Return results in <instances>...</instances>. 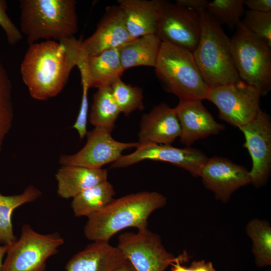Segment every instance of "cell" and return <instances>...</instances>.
Returning a JSON list of instances; mask_svg holds the SVG:
<instances>
[{"label": "cell", "instance_id": "cell-21", "mask_svg": "<svg viewBox=\"0 0 271 271\" xmlns=\"http://www.w3.org/2000/svg\"><path fill=\"white\" fill-rule=\"evenodd\" d=\"M85 67L90 88L111 87L124 71L119 49L106 50L86 57Z\"/></svg>", "mask_w": 271, "mask_h": 271}, {"label": "cell", "instance_id": "cell-8", "mask_svg": "<svg viewBox=\"0 0 271 271\" xmlns=\"http://www.w3.org/2000/svg\"><path fill=\"white\" fill-rule=\"evenodd\" d=\"M117 247L136 271H165L172 263L189 258L186 252L175 257L167 251L160 237L148 228L122 233Z\"/></svg>", "mask_w": 271, "mask_h": 271}, {"label": "cell", "instance_id": "cell-1", "mask_svg": "<svg viewBox=\"0 0 271 271\" xmlns=\"http://www.w3.org/2000/svg\"><path fill=\"white\" fill-rule=\"evenodd\" d=\"M82 40H46L29 45L20 66L22 79L30 96L46 100L58 95L73 68L84 56Z\"/></svg>", "mask_w": 271, "mask_h": 271}, {"label": "cell", "instance_id": "cell-7", "mask_svg": "<svg viewBox=\"0 0 271 271\" xmlns=\"http://www.w3.org/2000/svg\"><path fill=\"white\" fill-rule=\"evenodd\" d=\"M64 242L58 232L41 234L25 224L20 238L8 247L1 271H44L47 259Z\"/></svg>", "mask_w": 271, "mask_h": 271}, {"label": "cell", "instance_id": "cell-5", "mask_svg": "<svg viewBox=\"0 0 271 271\" xmlns=\"http://www.w3.org/2000/svg\"><path fill=\"white\" fill-rule=\"evenodd\" d=\"M154 68L165 89L179 100L206 99L209 87L200 72L193 52L162 42Z\"/></svg>", "mask_w": 271, "mask_h": 271}, {"label": "cell", "instance_id": "cell-9", "mask_svg": "<svg viewBox=\"0 0 271 271\" xmlns=\"http://www.w3.org/2000/svg\"><path fill=\"white\" fill-rule=\"evenodd\" d=\"M261 95L256 88L240 80L209 87L206 99L216 106L221 119L239 128L256 116Z\"/></svg>", "mask_w": 271, "mask_h": 271}, {"label": "cell", "instance_id": "cell-36", "mask_svg": "<svg viewBox=\"0 0 271 271\" xmlns=\"http://www.w3.org/2000/svg\"><path fill=\"white\" fill-rule=\"evenodd\" d=\"M112 271H136L131 263L125 260L122 263L117 266Z\"/></svg>", "mask_w": 271, "mask_h": 271}, {"label": "cell", "instance_id": "cell-19", "mask_svg": "<svg viewBox=\"0 0 271 271\" xmlns=\"http://www.w3.org/2000/svg\"><path fill=\"white\" fill-rule=\"evenodd\" d=\"M128 33L132 39L156 34L158 0H118Z\"/></svg>", "mask_w": 271, "mask_h": 271}, {"label": "cell", "instance_id": "cell-24", "mask_svg": "<svg viewBox=\"0 0 271 271\" xmlns=\"http://www.w3.org/2000/svg\"><path fill=\"white\" fill-rule=\"evenodd\" d=\"M41 195V192L32 185L20 194L6 196L0 194L1 245L9 246L17 240L12 223L13 211L24 204L37 200Z\"/></svg>", "mask_w": 271, "mask_h": 271}, {"label": "cell", "instance_id": "cell-20", "mask_svg": "<svg viewBox=\"0 0 271 271\" xmlns=\"http://www.w3.org/2000/svg\"><path fill=\"white\" fill-rule=\"evenodd\" d=\"M106 169H91L77 166H61L55 178L58 195L61 198H74L83 191L107 180Z\"/></svg>", "mask_w": 271, "mask_h": 271}, {"label": "cell", "instance_id": "cell-17", "mask_svg": "<svg viewBox=\"0 0 271 271\" xmlns=\"http://www.w3.org/2000/svg\"><path fill=\"white\" fill-rule=\"evenodd\" d=\"M180 134V125L173 108L161 103L143 115L138 143L171 145Z\"/></svg>", "mask_w": 271, "mask_h": 271}, {"label": "cell", "instance_id": "cell-25", "mask_svg": "<svg viewBox=\"0 0 271 271\" xmlns=\"http://www.w3.org/2000/svg\"><path fill=\"white\" fill-rule=\"evenodd\" d=\"M120 112L113 97L111 88H98L94 94L89 121L94 127L111 131Z\"/></svg>", "mask_w": 271, "mask_h": 271}, {"label": "cell", "instance_id": "cell-15", "mask_svg": "<svg viewBox=\"0 0 271 271\" xmlns=\"http://www.w3.org/2000/svg\"><path fill=\"white\" fill-rule=\"evenodd\" d=\"M132 39L127 30L123 12L118 5L106 7L94 33L82 41L86 57L111 49H119Z\"/></svg>", "mask_w": 271, "mask_h": 271}, {"label": "cell", "instance_id": "cell-3", "mask_svg": "<svg viewBox=\"0 0 271 271\" xmlns=\"http://www.w3.org/2000/svg\"><path fill=\"white\" fill-rule=\"evenodd\" d=\"M20 31L30 45L41 39L61 42L78 31L75 0H21Z\"/></svg>", "mask_w": 271, "mask_h": 271}, {"label": "cell", "instance_id": "cell-33", "mask_svg": "<svg viewBox=\"0 0 271 271\" xmlns=\"http://www.w3.org/2000/svg\"><path fill=\"white\" fill-rule=\"evenodd\" d=\"M249 10L258 12H271V0H243Z\"/></svg>", "mask_w": 271, "mask_h": 271}, {"label": "cell", "instance_id": "cell-35", "mask_svg": "<svg viewBox=\"0 0 271 271\" xmlns=\"http://www.w3.org/2000/svg\"><path fill=\"white\" fill-rule=\"evenodd\" d=\"M189 267L191 271H216L211 262L204 260H194Z\"/></svg>", "mask_w": 271, "mask_h": 271}, {"label": "cell", "instance_id": "cell-32", "mask_svg": "<svg viewBox=\"0 0 271 271\" xmlns=\"http://www.w3.org/2000/svg\"><path fill=\"white\" fill-rule=\"evenodd\" d=\"M7 1L0 0V26L5 33L8 42L15 45L21 41L23 35L7 13Z\"/></svg>", "mask_w": 271, "mask_h": 271}, {"label": "cell", "instance_id": "cell-13", "mask_svg": "<svg viewBox=\"0 0 271 271\" xmlns=\"http://www.w3.org/2000/svg\"><path fill=\"white\" fill-rule=\"evenodd\" d=\"M239 128L244 134V146L252 160L251 183L256 188L260 187L267 180L271 169L270 117L260 109L253 119Z\"/></svg>", "mask_w": 271, "mask_h": 271}, {"label": "cell", "instance_id": "cell-27", "mask_svg": "<svg viewBox=\"0 0 271 271\" xmlns=\"http://www.w3.org/2000/svg\"><path fill=\"white\" fill-rule=\"evenodd\" d=\"M14 117L12 81L0 52V153L12 127Z\"/></svg>", "mask_w": 271, "mask_h": 271}, {"label": "cell", "instance_id": "cell-34", "mask_svg": "<svg viewBox=\"0 0 271 271\" xmlns=\"http://www.w3.org/2000/svg\"><path fill=\"white\" fill-rule=\"evenodd\" d=\"M209 1L206 0H176L177 4L196 11H206Z\"/></svg>", "mask_w": 271, "mask_h": 271}, {"label": "cell", "instance_id": "cell-23", "mask_svg": "<svg viewBox=\"0 0 271 271\" xmlns=\"http://www.w3.org/2000/svg\"><path fill=\"white\" fill-rule=\"evenodd\" d=\"M115 191L107 180L95 185L73 198L71 206L76 217H89L100 211L114 198Z\"/></svg>", "mask_w": 271, "mask_h": 271}, {"label": "cell", "instance_id": "cell-22", "mask_svg": "<svg viewBox=\"0 0 271 271\" xmlns=\"http://www.w3.org/2000/svg\"><path fill=\"white\" fill-rule=\"evenodd\" d=\"M162 42L156 35L134 39L119 49L123 69L138 66L155 67Z\"/></svg>", "mask_w": 271, "mask_h": 271}, {"label": "cell", "instance_id": "cell-4", "mask_svg": "<svg viewBox=\"0 0 271 271\" xmlns=\"http://www.w3.org/2000/svg\"><path fill=\"white\" fill-rule=\"evenodd\" d=\"M201 33L193 52L200 72L209 87L239 81L230 50V39L206 11H198Z\"/></svg>", "mask_w": 271, "mask_h": 271}, {"label": "cell", "instance_id": "cell-2", "mask_svg": "<svg viewBox=\"0 0 271 271\" xmlns=\"http://www.w3.org/2000/svg\"><path fill=\"white\" fill-rule=\"evenodd\" d=\"M167 203L157 192L143 191L114 199L104 208L88 217L85 236L93 241H109L118 232L128 228H148V220L156 210Z\"/></svg>", "mask_w": 271, "mask_h": 271}, {"label": "cell", "instance_id": "cell-12", "mask_svg": "<svg viewBox=\"0 0 271 271\" xmlns=\"http://www.w3.org/2000/svg\"><path fill=\"white\" fill-rule=\"evenodd\" d=\"M136 149L133 152L122 155L111 164L110 168H125L143 161L152 160L170 163L189 172L194 177H199L208 159L201 151L189 147L178 148L171 145L139 144Z\"/></svg>", "mask_w": 271, "mask_h": 271}, {"label": "cell", "instance_id": "cell-31", "mask_svg": "<svg viewBox=\"0 0 271 271\" xmlns=\"http://www.w3.org/2000/svg\"><path fill=\"white\" fill-rule=\"evenodd\" d=\"M81 76L82 94L80 107L76 119L72 125V128L77 131L80 140L85 138L87 133V124L88 112V92L90 88L86 73L84 69H79Z\"/></svg>", "mask_w": 271, "mask_h": 271}, {"label": "cell", "instance_id": "cell-6", "mask_svg": "<svg viewBox=\"0 0 271 271\" xmlns=\"http://www.w3.org/2000/svg\"><path fill=\"white\" fill-rule=\"evenodd\" d=\"M230 39V50L240 79L266 94L271 87V46L240 23Z\"/></svg>", "mask_w": 271, "mask_h": 271}, {"label": "cell", "instance_id": "cell-16", "mask_svg": "<svg viewBox=\"0 0 271 271\" xmlns=\"http://www.w3.org/2000/svg\"><path fill=\"white\" fill-rule=\"evenodd\" d=\"M173 108L181 127L180 141L186 147L224 129L223 125L215 120L201 100H179Z\"/></svg>", "mask_w": 271, "mask_h": 271}, {"label": "cell", "instance_id": "cell-10", "mask_svg": "<svg viewBox=\"0 0 271 271\" xmlns=\"http://www.w3.org/2000/svg\"><path fill=\"white\" fill-rule=\"evenodd\" d=\"M158 6L156 35L162 42L193 52L197 46L201 33L198 12L164 0H158Z\"/></svg>", "mask_w": 271, "mask_h": 271}, {"label": "cell", "instance_id": "cell-37", "mask_svg": "<svg viewBox=\"0 0 271 271\" xmlns=\"http://www.w3.org/2000/svg\"><path fill=\"white\" fill-rule=\"evenodd\" d=\"M8 247V246L0 244V271L2 270L3 263V259L5 255L6 254Z\"/></svg>", "mask_w": 271, "mask_h": 271}, {"label": "cell", "instance_id": "cell-14", "mask_svg": "<svg viewBox=\"0 0 271 271\" xmlns=\"http://www.w3.org/2000/svg\"><path fill=\"white\" fill-rule=\"evenodd\" d=\"M199 177L216 199L223 203L228 201L236 190L251 183L249 171L245 167L220 157L208 158Z\"/></svg>", "mask_w": 271, "mask_h": 271}, {"label": "cell", "instance_id": "cell-26", "mask_svg": "<svg viewBox=\"0 0 271 271\" xmlns=\"http://www.w3.org/2000/svg\"><path fill=\"white\" fill-rule=\"evenodd\" d=\"M252 241V251L256 265L263 267L271 265V227L268 222L259 219L250 221L246 227Z\"/></svg>", "mask_w": 271, "mask_h": 271}, {"label": "cell", "instance_id": "cell-11", "mask_svg": "<svg viewBox=\"0 0 271 271\" xmlns=\"http://www.w3.org/2000/svg\"><path fill=\"white\" fill-rule=\"evenodd\" d=\"M111 132L104 128L94 127L87 131L84 146L74 154L61 155L60 164L101 169L118 160L124 150L136 148L139 144L138 142L117 141L112 138Z\"/></svg>", "mask_w": 271, "mask_h": 271}, {"label": "cell", "instance_id": "cell-28", "mask_svg": "<svg viewBox=\"0 0 271 271\" xmlns=\"http://www.w3.org/2000/svg\"><path fill=\"white\" fill-rule=\"evenodd\" d=\"M110 88L120 113L128 116L135 110L144 109L143 90L140 87L127 84L120 78Z\"/></svg>", "mask_w": 271, "mask_h": 271}, {"label": "cell", "instance_id": "cell-29", "mask_svg": "<svg viewBox=\"0 0 271 271\" xmlns=\"http://www.w3.org/2000/svg\"><path fill=\"white\" fill-rule=\"evenodd\" d=\"M244 6L243 0H214L208 2L206 11L219 24L233 28L241 22Z\"/></svg>", "mask_w": 271, "mask_h": 271}, {"label": "cell", "instance_id": "cell-18", "mask_svg": "<svg viewBox=\"0 0 271 271\" xmlns=\"http://www.w3.org/2000/svg\"><path fill=\"white\" fill-rule=\"evenodd\" d=\"M125 258L108 241H93L67 263V271H112Z\"/></svg>", "mask_w": 271, "mask_h": 271}, {"label": "cell", "instance_id": "cell-30", "mask_svg": "<svg viewBox=\"0 0 271 271\" xmlns=\"http://www.w3.org/2000/svg\"><path fill=\"white\" fill-rule=\"evenodd\" d=\"M241 23L249 32L271 46V12L247 11Z\"/></svg>", "mask_w": 271, "mask_h": 271}]
</instances>
